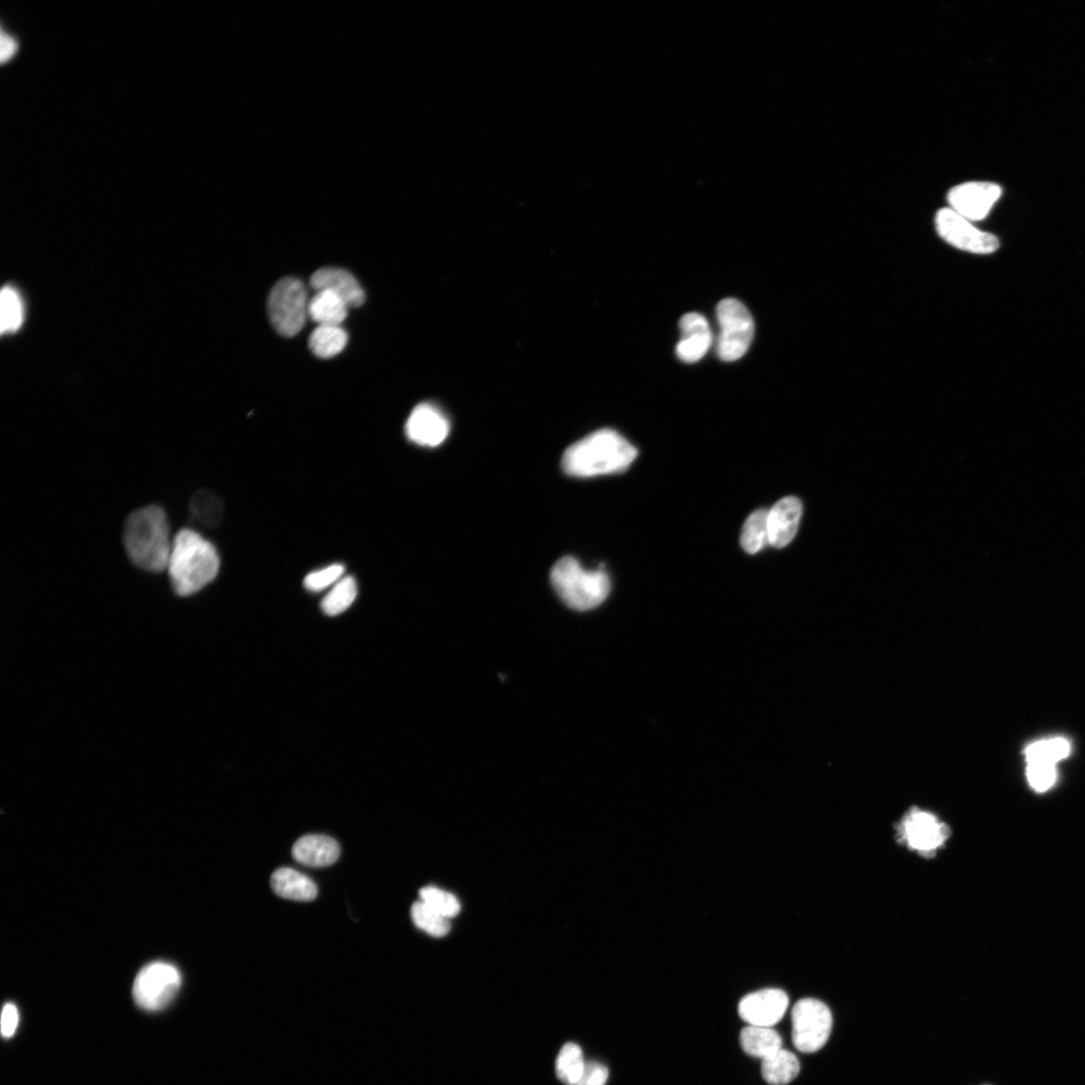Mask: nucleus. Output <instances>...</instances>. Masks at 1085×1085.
Masks as SVG:
<instances>
[{
    "mask_svg": "<svg viewBox=\"0 0 1085 1085\" xmlns=\"http://www.w3.org/2000/svg\"><path fill=\"white\" fill-rule=\"evenodd\" d=\"M173 538L166 512L156 505L132 512L124 523L125 551L135 566L147 572L167 569Z\"/></svg>",
    "mask_w": 1085,
    "mask_h": 1085,
    "instance_id": "1",
    "label": "nucleus"
},
{
    "mask_svg": "<svg viewBox=\"0 0 1085 1085\" xmlns=\"http://www.w3.org/2000/svg\"><path fill=\"white\" fill-rule=\"evenodd\" d=\"M220 567L219 553L199 533L185 528L174 536L166 570L177 595L199 592L215 579Z\"/></svg>",
    "mask_w": 1085,
    "mask_h": 1085,
    "instance_id": "2",
    "label": "nucleus"
},
{
    "mask_svg": "<svg viewBox=\"0 0 1085 1085\" xmlns=\"http://www.w3.org/2000/svg\"><path fill=\"white\" fill-rule=\"evenodd\" d=\"M637 457V450L612 429H601L575 443L562 459L565 473L590 478L621 473Z\"/></svg>",
    "mask_w": 1085,
    "mask_h": 1085,
    "instance_id": "3",
    "label": "nucleus"
},
{
    "mask_svg": "<svg viewBox=\"0 0 1085 1085\" xmlns=\"http://www.w3.org/2000/svg\"><path fill=\"white\" fill-rule=\"evenodd\" d=\"M551 581L561 599L578 611L596 608L610 592V580L603 570H586L572 557L554 565Z\"/></svg>",
    "mask_w": 1085,
    "mask_h": 1085,
    "instance_id": "4",
    "label": "nucleus"
},
{
    "mask_svg": "<svg viewBox=\"0 0 1085 1085\" xmlns=\"http://www.w3.org/2000/svg\"><path fill=\"white\" fill-rule=\"evenodd\" d=\"M719 333L716 341L721 360L734 362L748 351L754 337L755 325L749 310L740 301L729 298L717 308Z\"/></svg>",
    "mask_w": 1085,
    "mask_h": 1085,
    "instance_id": "5",
    "label": "nucleus"
},
{
    "mask_svg": "<svg viewBox=\"0 0 1085 1085\" xmlns=\"http://www.w3.org/2000/svg\"><path fill=\"white\" fill-rule=\"evenodd\" d=\"M309 301L301 281L294 278L279 281L268 299V313L275 330L285 337L299 334L309 317Z\"/></svg>",
    "mask_w": 1085,
    "mask_h": 1085,
    "instance_id": "6",
    "label": "nucleus"
},
{
    "mask_svg": "<svg viewBox=\"0 0 1085 1085\" xmlns=\"http://www.w3.org/2000/svg\"><path fill=\"white\" fill-rule=\"evenodd\" d=\"M181 983V974L175 966L153 962L138 973L133 985V998L142 1009L159 1011L174 1000Z\"/></svg>",
    "mask_w": 1085,
    "mask_h": 1085,
    "instance_id": "7",
    "label": "nucleus"
},
{
    "mask_svg": "<svg viewBox=\"0 0 1085 1085\" xmlns=\"http://www.w3.org/2000/svg\"><path fill=\"white\" fill-rule=\"evenodd\" d=\"M833 1025L830 1009L821 1001L806 998L792 1010V1041L803 1053L819 1051L828 1041Z\"/></svg>",
    "mask_w": 1085,
    "mask_h": 1085,
    "instance_id": "8",
    "label": "nucleus"
},
{
    "mask_svg": "<svg viewBox=\"0 0 1085 1085\" xmlns=\"http://www.w3.org/2000/svg\"><path fill=\"white\" fill-rule=\"evenodd\" d=\"M938 235L952 247L975 255H991L998 251L999 240L980 231L950 207L941 208L935 217Z\"/></svg>",
    "mask_w": 1085,
    "mask_h": 1085,
    "instance_id": "9",
    "label": "nucleus"
},
{
    "mask_svg": "<svg viewBox=\"0 0 1085 1085\" xmlns=\"http://www.w3.org/2000/svg\"><path fill=\"white\" fill-rule=\"evenodd\" d=\"M1002 194L993 182L969 181L956 185L948 193L949 207L970 222H980L989 214Z\"/></svg>",
    "mask_w": 1085,
    "mask_h": 1085,
    "instance_id": "10",
    "label": "nucleus"
},
{
    "mask_svg": "<svg viewBox=\"0 0 1085 1085\" xmlns=\"http://www.w3.org/2000/svg\"><path fill=\"white\" fill-rule=\"evenodd\" d=\"M450 427V421L441 409L430 403H421L409 415L405 432L412 443L436 448L446 441Z\"/></svg>",
    "mask_w": 1085,
    "mask_h": 1085,
    "instance_id": "11",
    "label": "nucleus"
},
{
    "mask_svg": "<svg viewBox=\"0 0 1085 1085\" xmlns=\"http://www.w3.org/2000/svg\"><path fill=\"white\" fill-rule=\"evenodd\" d=\"M788 1005L784 991L765 989L745 996L739 1004V1015L751 1026L773 1027L782 1020Z\"/></svg>",
    "mask_w": 1085,
    "mask_h": 1085,
    "instance_id": "12",
    "label": "nucleus"
},
{
    "mask_svg": "<svg viewBox=\"0 0 1085 1085\" xmlns=\"http://www.w3.org/2000/svg\"><path fill=\"white\" fill-rule=\"evenodd\" d=\"M902 836L911 848L931 853L947 840L949 828L934 814L914 808L903 820Z\"/></svg>",
    "mask_w": 1085,
    "mask_h": 1085,
    "instance_id": "13",
    "label": "nucleus"
},
{
    "mask_svg": "<svg viewBox=\"0 0 1085 1085\" xmlns=\"http://www.w3.org/2000/svg\"><path fill=\"white\" fill-rule=\"evenodd\" d=\"M680 330L678 357L687 363L702 360L714 343V335L706 317L699 313H688L680 322Z\"/></svg>",
    "mask_w": 1085,
    "mask_h": 1085,
    "instance_id": "14",
    "label": "nucleus"
},
{
    "mask_svg": "<svg viewBox=\"0 0 1085 1085\" xmlns=\"http://www.w3.org/2000/svg\"><path fill=\"white\" fill-rule=\"evenodd\" d=\"M310 285L315 292L327 291L341 298L349 308L363 305L365 293L356 278L337 268H323L313 274Z\"/></svg>",
    "mask_w": 1085,
    "mask_h": 1085,
    "instance_id": "15",
    "label": "nucleus"
},
{
    "mask_svg": "<svg viewBox=\"0 0 1085 1085\" xmlns=\"http://www.w3.org/2000/svg\"><path fill=\"white\" fill-rule=\"evenodd\" d=\"M802 515V504L794 497L779 501L768 514L769 544L783 548L794 539Z\"/></svg>",
    "mask_w": 1085,
    "mask_h": 1085,
    "instance_id": "16",
    "label": "nucleus"
},
{
    "mask_svg": "<svg viewBox=\"0 0 1085 1085\" xmlns=\"http://www.w3.org/2000/svg\"><path fill=\"white\" fill-rule=\"evenodd\" d=\"M295 860L309 867H326L334 864L340 856V846L332 837L320 834L305 835L293 846Z\"/></svg>",
    "mask_w": 1085,
    "mask_h": 1085,
    "instance_id": "17",
    "label": "nucleus"
},
{
    "mask_svg": "<svg viewBox=\"0 0 1085 1085\" xmlns=\"http://www.w3.org/2000/svg\"><path fill=\"white\" fill-rule=\"evenodd\" d=\"M273 891L281 898L296 902H311L318 896L316 884L293 868L282 867L271 879Z\"/></svg>",
    "mask_w": 1085,
    "mask_h": 1085,
    "instance_id": "18",
    "label": "nucleus"
},
{
    "mask_svg": "<svg viewBox=\"0 0 1085 1085\" xmlns=\"http://www.w3.org/2000/svg\"><path fill=\"white\" fill-rule=\"evenodd\" d=\"M348 309V305L337 295L318 291L309 301L308 315L318 326H341L347 318Z\"/></svg>",
    "mask_w": 1085,
    "mask_h": 1085,
    "instance_id": "19",
    "label": "nucleus"
},
{
    "mask_svg": "<svg viewBox=\"0 0 1085 1085\" xmlns=\"http://www.w3.org/2000/svg\"><path fill=\"white\" fill-rule=\"evenodd\" d=\"M742 1049L753 1057L764 1059L782 1049L781 1035L772 1027H745L740 1034Z\"/></svg>",
    "mask_w": 1085,
    "mask_h": 1085,
    "instance_id": "20",
    "label": "nucleus"
},
{
    "mask_svg": "<svg viewBox=\"0 0 1085 1085\" xmlns=\"http://www.w3.org/2000/svg\"><path fill=\"white\" fill-rule=\"evenodd\" d=\"M800 1072L797 1056L785 1049H780L762 1061V1075L771 1085H786L792 1082Z\"/></svg>",
    "mask_w": 1085,
    "mask_h": 1085,
    "instance_id": "21",
    "label": "nucleus"
},
{
    "mask_svg": "<svg viewBox=\"0 0 1085 1085\" xmlns=\"http://www.w3.org/2000/svg\"><path fill=\"white\" fill-rule=\"evenodd\" d=\"M189 510L194 521L206 528L219 526L225 514L221 499L206 490H200L192 496Z\"/></svg>",
    "mask_w": 1085,
    "mask_h": 1085,
    "instance_id": "22",
    "label": "nucleus"
},
{
    "mask_svg": "<svg viewBox=\"0 0 1085 1085\" xmlns=\"http://www.w3.org/2000/svg\"><path fill=\"white\" fill-rule=\"evenodd\" d=\"M347 342L348 335L341 326L320 325L311 334L309 346L316 356L328 359L340 354Z\"/></svg>",
    "mask_w": 1085,
    "mask_h": 1085,
    "instance_id": "23",
    "label": "nucleus"
},
{
    "mask_svg": "<svg viewBox=\"0 0 1085 1085\" xmlns=\"http://www.w3.org/2000/svg\"><path fill=\"white\" fill-rule=\"evenodd\" d=\"M768 514L769 511L760 509L746 520L742 530L741 545L747 553L756 554L769 544Z\"/></svg>",
    "mask_w": 1085,
    "mask_h": 1085,
    "instance_id": "24",
    "label": "nucleus"
},
{
    "mask_svg": "<svg viewBox=\"0 0 1085 1085\" xmlns=\"http://www.w3.org/2000/svg\"><path fill=\"white\" fill-rule=\"evenodd\" d=\"M583 1052L575 1043L565 1044L556 1060V1073L558 1078L567 1085H575L585 1068Z\"/></svg>",
    "mask_w": 1085,
    "mask_h": 1085,
    "instance_id": "25",
    "label": "nucleus"
},
{
    "mask_svg": "<svg viewBox=\"0 0 1085 1085\" xmlns=\"http://www.w3.org/2000/svg\"><path fill=\"white\" fill-rule=\"evenodd\" d=\"M357 594L355 579L350 576L343 577L322 600L321 607L327 615L337 616L354 603Z\"/></svg>",
    "mask_w": 1085,
    "mask_h": 1085,
    "instance_id": "26",
    "label": "nucleus"
},
{
    "mask_svg": "<svg viewBox=\"0 0 1085 1085\" xmlns=\"http://www.w3.org/2000/svg\"><path fill=\"white\" fill-rule=\"evenodd\" d=\"M1070 744L1064 738H1052L1037 741L1029 745L1025 751L1027 764L1042 763L1055 765L1065 759L1070 753Z\"/></svg>",
    "mask_w": 1085,
    "mask_h": 1085,
    "instance_id": "27",
    "label": "nucleus"
},
{
    "mask_svg": "<svg viewBox=\"0 0 1085 1085\" xmlns=\"http://www.w3.org/2000/svg\"><path fill=\"white\" fill-rule=\"evenodd\" d=\"M411 918L417 928L433 937H445L451 930L448 918L432 910L422 901L413 904Z\"/></svg>",
    "mask_w": 1085,
    "mask_h": 1085,
    "instance_id": "28",
    "label": "nucleus"
},
{
    "mask_svg": "<svg viewBox=\"0 0 1085 1085\" xmlns=\"http://www.w3.org/2000/svg\"><path fill=\"white\" fill-rule=\"evenodd\" d=\"M0 312H2V332L10 333L17 331L24 321V306L19 293L12 287H6L0 296Z\"/></svg>",
    "mask_w": 1085,
    "mask_h": 1085,
    "instance_id": "29",
    "label": "nucleus"
},
{
    "mask_svg": "<svg viewBox=\"0 0 1085 1085\" xmlns=\"http://www.w3.org/2000/svg\"><path fill=\"white\" fill-rule=\"evenodd\" d=\"M419 895L424 904L448 919L456 917L461 911L460 903L454 895L437 888H425Z\"/></svg>",
    "mask_w": 1085,
    "mask_h": 1085,
    "instance_id": "30",
    "label": "nucleus"
},
{
    "mask_svg": "<svg viewBox=\"0 0 1085 1085\" xmlns=\"http://www.w3.org/2000/svg\"><path fill=\"white\" fill-rule=\"evenodd\" d=\"M343 565L334 564L312 572L305 578V587L312 592H320L338 583L344 575Z\"/></svg>",
    "mask_w": 1085,
    "mask_h": 1085,
    "instance_id": "31",
    "label": "nucleus"
},
{
    "mask_svg": "<svg viewBox=\"0 0 1085 1085\" xmlns=\"http://www.w3.org/2000/svg\"><path fill=\"white\" fill-rule=\"evenodd\" d=\"M1026 773L1030 786L1038 792L1051 788L1057 776L1055 765L1042 763H1029Z\"/></svg>",
    "mask_w": 1085,
    "mask_h": 1085,
    "instance_id": "32",
    "label": "nucleus"
},
{
    "mask_svg": "<svg viewBox=\"0 0 1085 1085\" xmlns=\"http://www.w3.org/2000/svg\"><path fill=\"white\" fill-rule=\"evenodd\" d=\"M609 1076L608 1068L598 1062L586 1063L584 1071L575 1085H605Z\"/></svg>",
    "mask_w": 1085,
    "mask_h": 1085,
    "instance_id": "33",
    "label": "nucleus"
},
{
    "mask_svg": "<svg viewBox=\"0 0 1085 1085\" xmlns=\"http://www.w3.org/2000/svg\"><path fill=\"white\" fill-rule=\"evenodd\" d=\"M20 1023V1013L18 1008L8 1003L5 1005L2 1014V1034L5 1038H11L15 1035Z\"/></svg>",
    "mask_w": 1085,
    "mask_h": 1085,
    "instance_id": "34",
    "label": "nucleus"
},
{
    "mask_svg": "<svg viewBox=\"0 0 1085 1085\" xmlns=\"http://www.w3.org/2000/svg\"><path fill=\"white\" fill-rule=\"evenodd\" d=\"M17 43L14 39L3 33L2 36V60L3 63L9 61L15 56L17 52Z\"/></svg>",
    "mask_w": 1085,
    "mask_h": 1085,
    "instance_id": "35",
    "label": "nucleus"
}]
</instances>
